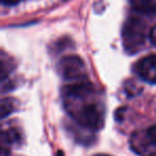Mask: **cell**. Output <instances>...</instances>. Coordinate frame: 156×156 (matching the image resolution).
Returning <instances> with one entry per match:
<instances>
[{"label":"cell","instance_id":"obj_6","mask_svg":"<svg viewBox=\"0 0 156 156\" xmlns=\"http://www.w3.org/2000/svg\"><path fill=\"white\" fill-rule=\"evenodd\" d=\"M14 110H15V107H14L13 101L10 100V98H2V101H1V109H0L1 118L5 119V118L9 117Z\"/></svg>","mask_w":156,"mask_h":156},{"label":"cell","instance_id":"obj_1","mask_svg":"<svg viewBox=\"0 0 156 156\" xmlns=\"http://www.w3.org/2000/svg\"><path fill=\"white\" fill-rule=\"evenodd\" d=\"M62 102L66 112L81 127L98 132L104 126L105 111L98 100L94 86L89 81H77L65 86Z\"/></svg>","mask_w":156,"mask_h":156},{"label":"cell","instance_id":"obj_8","mask_svg":"<svg viewBox=\"0 0 156 156\" xmlns=\"http://www.w3.org/2000/svg\"><path fill=\"white\" fill-rule=\"evenodd\" d=\"M147 138H149L150 142H151L152 147H153L154 151H155V155H156V125L151 126L149 129L145 132Z\"/></svg>","mask_w":156,"mask_h":156},{"label":"cell","instance_id":"obj_4","mask_svg":"<svg viewBox=\"0 0 156 156\" xmlns=\"http://www.w3.org/2000/svg\"><path fill=\"white\" fill-rule=\"evenodd\" d=\"M135 73L145 83L156 85V55L139 59L134 65Z\"/></svg>","mask_w":156,"mask_h":156},{"label":"cell","instance_id":"obj_11","mask_svg":"<svg viewBox=\"0 0 156 156\" xmlns=\"http://www.w3.org/2000/svg\"><path fill=\"white\" fill-rule=\"evenodd\" d=\"M94 156H110V155H107V154H96Z\"/></svg>","mask_w":156,"mask_h":156},{"label":"cell","instance_id":"obj_10","mask_svg":"<svg viewBox=\"0 0 156 156\" xmlns=\"http://www.w3.org/2000/svg\"><path fill=\"white\" fill-rule=\"evenodd\" d=\"M22 0H1L3 5H15L20 3Z\"/></svg>","mask_w":156,"mask_h":156},{"label":"cell","instance_id":"obj_7","mask_svg":"<svg viewBox=\"0 0 156 156\" xmlns=\"http://www.w3.org/2000/svg\"><path fill=\"white\" fill-rule=\"evenodd\" d=\"M20 135L16 132L15 129H8L5 132L2 133V141L3 143H8V144H11V143L17 142L20 141Z\"/></svg>","mask_w":156,"mask_h":156},{"label":"cell","instance_id":"obj_9","mask_svg":"<svg viewBox=\"0 0 156 156\" xmlns=\"http://www.w3.org/2000/svg\"><path fill=\"white\" fill-rule=\"evenodd\" d=\"M149 37L151 40L152 44L156 46V26H154L153 28L150 30V33H149Z\"/></svg>","mask_w":156,"mask_h":156},{"label":"cell","instance_id":"obj_2","mask_svg":"<svg viewBox=\"0 0 156 156\" xmlns=\"http://www.w3.org/2000/svg\"><path fill=\"white\" fill-rule=\"evenodd\" d=\"M145 24L142 20L135 17L126 20L122 30V42L127 54L134 55L140 51L145 43Z\"/></svg>","mask_w":156,"mask_h":156},{"label":"cell","instance_id":"obj_3","mask_svg":"<svg viewBox=\"0 0 156 156\" xmlns=\"http://www.w3.org/2000/svg\"><path fill=\"white\" fill-rule=\"evenodd\" d=\"M59 73L66 80L85 81L87 69L83 60L76 55L65 56L59 62Z\"/></svg>","mask_w":156,"mask_h":156},{"label":"cell","instance_id":"obj_5","mask_svg":"<svg viewBox=\"0 0 156 156\" xmlns=\"http://www.w3.org/2000/svg\"><path fill=\"white\" fill-rule=\"evenodd\" d=\"M135 8L142 12H156V0H130Z\"/></svg>","mask_w":156,"mask_h":156}]
</instances>
